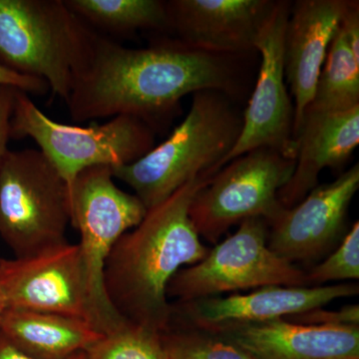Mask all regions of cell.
Masks as SVG:
<instances>
[{"label": "cell", "instance_id": "1", "mask_svg": "<svg viewBox=\"0 0 359 359\" xmlns=\"http://www.w3.org/2000/svg\"><path fill=\"white\" fill-rule=\"evenodd\" d=\"M230 57L178 40L136 49L96 34L65 103L74 122L128 115L156 131L189 94H235L238 79Z\"/></svg>", "mask_w": 359, "mask_h": 359}, {"label": "cell", "instance_id": "2", "mask_svg": "<svg viewBox=\"0 0 359 359\" xmlns=\"http://www.w3.org/2000/svg\"><path fill=\"white\" fill-rule=\"evenodd\" d=\"M212 174L204 173L149 209L138 226L116 243L104 269V289L123 320L163 334L173 325L167 297L172 278L202 261L205 247L194 228L189 210Z\"/></svg>", "mask_w": 359, "mask_h": 359}, {"label": "cell", "instance_id": "3", "mask_svg": "<svg viewBox=\"0 0 359 359\" xmlns=\"http://www.w3.org/2000/svg\"><path fill=\"white\" fill-rule=\"evenodd\" d=\"M243 115L228 94L202 90L193 94L185 119L169 138L131 164L111 168L115 179L134 191L147 210L201 174H216L235 146Z\"/></svg>", "mask_w": 359, "mask_h": 359}, {"label": "cell", "instance_id": "4", "mask_svg": "<svg viewBox=\"0 0 359 359\" xmlns=\"http://www.w3.org/2000/svg\"><path fill=\"white\" fill-rule=\"evenodd\" d=\"M96 34L65 0H0V65L43 80L65 102Z\"/></svg>", "mask_w": 359, "mask_h": 359}, {"label": "cell", "instance_id": "5", "mask_svg": "<svg viewBox=\"0 0 359 359\" xmlns=\"http://www.w3.org/2000/svg\"><path fill=\"white\" fill-rule=\"evenodd\" d=\"M155 135L147 123L128 115L85 127L63 124L44 114L28 94H16L11 139L34 141L69 190L88 168L124 166L140 159L155 147Z\"/></svg>", "mask_w": 359, "mask_h": 359}, {"label": "cell", "instance_id": "6", "mask_svg": "<svg viewBox=\"0 0 359 359\" xmlns=\"http://www.w3.org/2000/svg\"><path fill=\"white\" fill-rule=\"evenodd\" d=\"M69 187L39 149L7 151L0 161V237L15 257L67 242Z\"/></svg>", "mask_w": 359, "mask_h": 359}, {"label": "cell", "instance_id": "7", "mask_svg": "<svg viewBox=\"0 0 359 359\" xmlns=\"http://www.w3.org/2000/svg\"><path fill=\"white\" fill-rule=\"evenodd\" d=\"M114 179L111 167H91L78 175L70 189L71 224L79 231L91 323L102 334L126 323L106 295V262L116 243L138 226L148 211L134 194L116 185Z\"/></svg>", "mask_w": 359, "mask_h": 359}, {"label": "cell", "instance_id": "8", "mask_svg": "<svg viewBox=\"0 0 359 359\" xmlns=\"http://www.w3.org/2000/svg\"><path fill=\"white\" fill-rule=\"evenodd\" d=\"M294 167L295 160L271 148L256 149L230 161L191 203L189 217L198 235L216 245L245 219L262 218L269 224L283 209L278 192Z\"/></svg>", "mask_w": 359, "mask_h": 359}, {"label": "cell", "instance_id": "9", "mask_svg": "<svg viewBox=\"0 0 359 359\" xmlns=\"http://www.w3.org/2000/svg\"><path fill=\"white\" fill-rule=\"evenodd\" d=\"M268 238L266 219H245L202 261L180 269L168 285V299L187 302L269 285L309 287L306 271L269 249Z\"/></svg>", "mask_w": 359, "mask_h": 359}, {"label": "cell", "instance_id": "10", "mask_svg": "<svg viewBox=\"0 0 359 359\" xmlns=\"http://www.w3.org/2000/svg\"><path fill=\"white\" fill-rule=\"evenodd\" d=\"M290 1H276L257 35L255 50L261 54L256 86L243 114L240 136L222 167L238 156L259 148L275 149L295 160L294 107L285 81L283 40Z\"/></svg>", "mask_w": 359, "mask_h": 359}, {"label": "cell", "instance_id": "11", "mask_svg": "<svg viewBox=\"0 0 359 359\" xmlns=\"http://www.w3.org/2000/svg\"><path fill=\"white\" fill-rule=\"evenodd\" d=\"M0 292L6 309L65 314L92 325L78 244L66 242L32 256L0 259Z\"/></svg>", "mask_w": 359, "mask_h": 359}, {"label": "cell", "instance_id": "12", "mask_svg": "<svg viewBox=\"0 0 359 359\" xmlns=\"http://www.w3.org/2000/svg\"><path fill=\"white\" fill-rule=\"evenodd\" d=\"M359 189V165L332 183L318 185L269 223V249L290 263L316 264L346 235L349 205Z\"/></svg>", "mask_w": 359, "mask_h": 359}, {"label": "cell", "instance_id": "13", "mask_svg": "<svg viewBox=\"0 0 359 359\" xmlns=\"http://www.w3.org/2000/svg\"><path fill=\"white\" fill-rule=\"evenodd\" d=\"M358 292L359 285L353 283L321 287L269 285L249 294L177 302L172 306L173 320H181L183 327L212 330L222 325L287 318L325 308L335 299L354 297Z\"/></svg>", "mask_w": 359, "mask_h": 359}, {"label": "cell", "instance_id": "14", "mask_svg": "<svg viewBox=\"0 0 359 359\" xmlns=\"http://www.w3.org/2000/svg\"><path fill=\"white\" fill-rule=\"evenodd\" d=\"M273 0H171L170 30L197 50L233 56L255 50Z\"/></svg>", "mask_w": 359, "mask_h": 359}, {"label": "cell", "instance_id": "15", "mask_svg": "<svg viewBox=\"0 0 359 359\" xmlns=\"http://www.w3.org/2000/svg\"><path fill=\"white\" fill-rule=\"evenodd\" d=\"M349 4L348 0H299L290 6L283 63L294 100V142L313 101L328 48Z\"/></svg>", "mask_w": 359, "mask_h": 359}, {"label": "cell", "instance_id": "16", "mask_svg": "<svg viewBox=\"0 0 359 359\" xmlns=\"http://www.w3.org/2000/svg\"><path fill=\"white\" fill-rule=\"evenodd\" d=\"M207 332L235 344L252 359H359V325H299L278 318Z\"/></svg>", "mask_w": 359, "mask_h": 359}, {"label": "cell", "instance_id": "17", "mask_svg": "<svg viewBox=\"0 0 359 359\" xmlns=\"http://www.w3.org/2000/svg\"><path fill=\"white\" fill-rule=\"evenodd\" d=\"M295 143L294 173L278 195L285 209L318 185L323 170L340 169L353 154L359 144V106L342 112L306 111Z\"/></svg>", "mask_w": 359, "mask_h": 359}, {"label": "cell", "instance_id": "18", "mask_svg": "<svg viewBox=\"0 0 359 359\" xmlns=\"http://www.w3.org/2000/svg\"><path fill=\"white\" fill-rule=\"evenodd\" d=\"M0 332L16 348L39 359L69 358L103 337L83 318L15 309H6Z\"/></svg>", "mask_w": 359, "mask_h": 359}, {"label": "cell", "instance_id": "19", "mask_svg": "<svg viewBox=\"0 0 359 359\" xmlns=\"http://www.w3.org/2000/svg\"><path fill=\"white\" fill-rule=\"evenodd\" d=\"M89 26L116 34L138 30H170L167 1L161 0H65Z\"/></svg>", "mask_w": 359, "mask_h": 359}, {"label": "cell", "instance_id": "20", "mask_svg": "<svg viewBox=\"0 0 359 359\" xmlns=\"http://www.w3.org/2000/svg\"><path fill=\"white\" fill-rule=\"evenodd\" d=\"M359 106V54L337 28L306 111L342 112Z\"/></svg>", "mask_w": 359, "mask_h": 359}, {"label": "cell", "instance_id": "21", "mask_svg": "<svg viewBox=\"0 0 359 359\" xmlns=\"http://www.w3.org/2000/svg\"><path fill=\"white\" fill-rule=\"evenodd\" d=\"M86 359H168L161 334L128 321L103 334L86 351Z\"/></svg>", "mask_w": 359, "mask_h": 359}, {"label": "cell", "instance_id": "22", "mask_svg": "<svg viewBox=\"0 0 359 359\" xmlns=\"http://www.w3.org/2000/svg\"><path fill=\"white\" fill-rule=\"evenodd\" d=\"M161 340L168 359H252L219 335L198 328L171 325Z\"/></svg>", "mask_w": 359, "mask_h": 359}, {"label": "cell", "instance_id": "23", "mask_svg": "<svg viewBox=\"0 0 359 359\" xmlns=\"http://www.w3.org/2000/svg\"><path fill=\"white\" fill-rule=\"evenodd\" d=\"M309 287L359 278V223L355 222L341 242L325 259L306 271Z\"/></svg>", "mask_w": 359, "mask_h": 359}, {"label": "cell", "instance_id": "24", "mask_svg": "<svg viewBox=\"0 0 359 359\" xmlns=\"http://www.w3.org/2000/svg\"><path fill=\"white\" fill-rule=\"evenodd\" d=\"M283 320L308 325H359V306L358 304H351L339 311L316 309L287 316Z\"/></svg>", "mask_w": 359, "mask_h": 359}, {"label": "cell", "instance_id": "25", "mask_svg": "<svg viewBox=\"0 0 359 359\" xmlns=\"http://www.w3.org/2000/svg\"><path fill=\"white\" fill-rule=\"evenodd\" d=\"M20 90L11 86H0V161L6 154L11 139L13 119L16 94Z\"/></svg>", "mask_w": 359, "mask_h": 359}, {"label": "cell", "instance_id": "26", "mask_svg": "<svg viewBox=\"0 0 359 359\" xmlns=\"http://www.w3.org/2000/svg\"><path fill=\"white\" fill-rule=\"evenodd\" d=\"M1 85L13 87L28 95L32 94V95L41 96L50 91L48 84L43 80L18 74L0 65V86Z\"/></svg>", "mask_w": 359, "mask_h": 359}, {"label": "cell", "instance_id": "27", "mask_svg": "<svg viewBox=\"0 0 359 359\" xmlns=\"http://www.w3.org/2000/svg\"><path fill=\"white\" fill-rule=\"evenodd\" d=\"M0 359H39L28 355L7 340L4 334L0 332ZM67 359H86V351L71 356Z\"/></svg>", "mask_w": 359, "mask_h": 359}, {"label": "cell", "instance_id": "28", "mask_svg": "<svg viewBox=\"0 0 359 359\" xmlns=\"http://www.w3.org/2000/svg\"><path fill=\"white\" fill-rule=\"evenodd\" d=\"M6 311V304L4 302V297H2L1 292H0V323H1L2 316Z\"/></svg>", "mask_w": 359, "mask_h": 359}]
</instances>
